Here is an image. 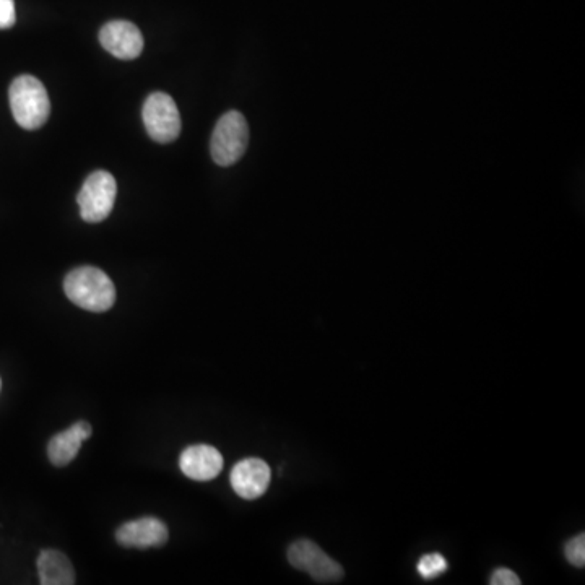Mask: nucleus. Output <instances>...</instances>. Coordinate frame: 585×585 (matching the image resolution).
<instances>
[{"label":"nucleus","mask_w":585,"mask_h":585,"mask_svg":"<svg viewBox=\"0 0 585 585\" xmlns=\"http://www.w3.org/2000/svg\"><path fill=\"white\" fill-rule=\"evenodd\" d=\"M65 296L90 312H106L116 303V286L111 278L96 267H78L65 277Z\"/></svg>","instance_id":"nucleus-1"},{"label":"nucleus","mask_w":585,"mask_h":585,"mask_svg":"<svg viewBox=\"0 0 585 585\" xmlns=\"http://www.w3.org/2000/svg\"><path fill=\"white\" fill-rule=\"evenodd\" d=\"M10 109L18 126L26 130L43 127L51 114V101L43 83L33 75H20L9 90Z\"/></svg>","instance_id":"nucleus-2"},{"label":"nucleus","mask_w":585,"mask_h":585,"mask_svg":"<svg viewBox=\"0 0 585 585\" xmlns=\"http://www.w3.org/2000/svg\"><path fill=\"white\" fill-rule=\"evenodd\" d=\"M249 143V126L239 111L223 114L213 129L210 153L218 166H231L243 158Z\"/></svg>","instance_id":"nucleus-3"},{"label":"nucleus","mask_w":585,"mask_h":585,"mask_svg":"<svg viewBox=\"0 0 585 585\" xmlns=\"http://www.w3.org/2000/svg\"><path fill=\"white\" fill-rule=\"evenodd\" d=\"M117 184L108 171H95L88 176L78 192L77 202L80 215L87 223H100L113 212L116 202Z\"/></svg>","instance_id":"nucleus-4"},{"label":"nucleus","mask_w":585,"mask_h":585,"mask_svg":"<svg viewBox=\"0 0 585 585\" xmlns=\"http://www.w3.org/2000/svg\"><path fill=\"white\" fill-rule=\"evenodd\" d=\"M143 124L147 134L158 143H171L181 134L182 122L178 106L171 96L156 91L143 104Z\"/></svg>","instance_id":"nucleus-5"},{"label":"nucleus","mask_w":585,"mask_h":585,"mask_svg":"<svg viewBox=\"0 0 585 585\" xmlns=\"http://www.w3.org/2000/svg\"><path fill=\"white\" fill-rule=\"evenodd\" d=\"M288 561L293 568L306 572L319 584L342 581L345 576L342 566L308 538L298 540L288 548Z\"/></svg>","instance_id":"nucleus-6"},{"label":"nucleus","mask_w":585,"mask_h":585,"mask_svg":"<svg viewBox=\"0 0 585 585\" xmlns=\"http://www.w3.org/2000/svg\"><path fill=\"white\" fill-rule=\"evenodd\" d=\"M169 532L165 522L156 517H142L122 524L116 530V540L124 548L147 550L168 542Z\"/></svg>","instance_id":"nucleus-7"},{"label":"nucleus","mask_w":585,"mask_h":585,"mask_svg":"<svg viewBox=\"0 0 585 585\" xmlns=\"http://www.w3.org/2000/svg\"><path fill=\"white\" fill-rule=\"evenodd\" d=\"M100 43L109 54L121 61H132L142 54L143 36L134 23L114 20L106 23L100 31Z\"/></svg>","instance_id":"nucleus-8"},{"label":"nucleus","mask_w":585,"mask_h":585,"mask_svg":"<svg viewBox=\"0 0 585 585\" xmlns=\"http://www.w3.org/2000/svg\"><path fill=\"white\" fill-rule=\"evenodd\" d=\"M272 472L267 462L262 459H244L234 465L231 470L230 481L234 493L239 498L254 501V499L264 496L265 491L269 488Z\"/></svg>","instance_id":"nucleus-9"},{"label":"nucleus","mask_w":585,"mask_h":585,"mask_svg":"<svg viewBox=\"0 0 585 585\" xmlns=\"http://www.w3.org/2000/svg\"><path fill=\"white\" fill-rule=\"evenodd\" d=\"M223 455L218 449L207 444L187 447L179 459V467L187 478L195 481H208L217 478L223 470Z\"/></svg>","instance_id":"nucleus-10"},{"label":"nucleus","mask_w":585,"mask_h":585,"mask_svg":"<svg viewBox=\"0 0 585 585\" xmlns=\"http://www.w3.org/2000/svg\"><path fill=\"white\" fill-rule=\"evenodd\" d=\"M93 434V428L87 421H77L74 426L57 433L48 444V457L52 465L64 467L75 459L82 447V442L87 441Z\"/></svg>","instance_id":"nucleus-11"},{"label":"nucleus","mask_w":585,"mask_h":585,"mask_svg":"<svg viewBox=\"0 0 585 585\" xmlns=\"http://www.w3.org/2000/svg\"><path fill=\"white\" fill-rule=\"evenodd\" d=\"M39 582L43 585H74L75 571L70 559L59 550H44L38 556Z\"/></svg>","instance_id":"nucleus-12"},{"label":"nucleus","mask_w":585,"mask_h":585,"mask_svg":"<svg viewBox=\"0 0 585 585\" xmlns=\"http://www.w3.org/2000/svg\"><path fill=\"white\" fill-rule=\"evenodd\" d=\"M447 568H449V564H447V559L441 553H429V555L423 556L418 561V572L426 581H431V579L441 576L447 571Z\"/></svg>","instance_id":"nucleus-13"},{"label":"nucleus","mask_w":585,"mask_h":585,"mask_svg":"<svg viewBox=\"0 0 585 585\" xmlns=\"http://www.w3.org/2000/svg\"><path fill=\"white\" fill-rule=\"evenodd\" d=\"M564 555L568 558L569 563L576 568H584L585 564V535L579 533L576 537H572L566 545H564Z\"/></svg>","instance_id":"nucleus-14"},{"label":"nucleus","mask_w":585,"mask_h":585,"mask_svg":"<svg viewBox=\"0 0 585 585\" xmlns=\"http://www.w3.org/2000/svg\"><path fill=\"white\" fill-rule=\"evenodd\" d=\"M15 22H17L15 2L13 0H0V30L12 28Z\"/></svg>","instance_id":"nucleus-15"},{"label":"nucleus","mask_w":585,"mask_h":585,"mask_svg":"<svg viewBox=\"0 0 585 585\" xmlns=\"http://www.w3.org/2000/svg\"><path fill=\"white\" fill-rule=\"evenodd\" d=\"M491 585H519L520 579L516 572L507 568H498L491 574Z\"/></svg>","instance_id":"nucleus-16"},{"label":"nucleus","mask_w":585,"mask_h":585,"mask_svg":"<svg viewBox=\"0 0 585 585\" xmlns=\"http://www.w3.org/2000/svg\"><path fill=\"white\" fill-rule=\"evenodd\" d=\"M0 386H2V384H0Z\"/></svg>","instance_id":"nucleus-17"}]
</instances>
